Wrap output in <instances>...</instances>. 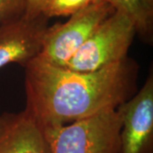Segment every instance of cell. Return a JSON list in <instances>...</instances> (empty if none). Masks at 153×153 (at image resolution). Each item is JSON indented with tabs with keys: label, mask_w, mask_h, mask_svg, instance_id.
<instances>
[{
	"label": "cell",
	"mask_w": 153,
	"mask_h": 153,
	"mask_svg": "<svg viewBox=\"0 0 153 153\" xmlns=\"http://www.w3.org/2000/svg\"><path fill=\"white\" fill-rule=\"evenodd\" d=\"M139 65L128 56L94 71L54 66L38 57L25 66V111L44 130L117 109L136 93Z\"/></svg>",
	"instance_id": "6da1fadb"
},
{
	"label": "cell",
	"mask_w": 153,
	"mask_h": 153,
	"mask_svg": "<svg viewBox=\"0 0 153 153\" xmlns=\"http://www.w3.org/2000/svg\"><path fill=\"white\" fill-rule=\"evenodd\" d=\"M121 125L115 109L44 131L50 153H118Z\"/></svg>",
	"instance_id": "7a4b0ae2"
},
{
	"label": "cell",
	"mask_w": 153,
	"mask_h": 153,
	"mask_svg": "<svg viewBox=\"0 0 153 153\" xmlns=\"http://www.w3.org/2000/svg\"><path fill=\"white\" fill-rule=\"evenodd\" d=\"M136 30L124 14L115 10L102 22L64 67L94 71L112 66L128 57Z\"/></svg>",
	"instance_id": "3957f363"
},
{
	"label": "cell",
	"mask_w": 153,
	"mask_h": 153,
	"mask_svg": "<svg viewBox=\"0 0 153 153\" xmlns=\"http://www.w3.org/2000/svg\"><path fill=\"white\" fill-rule=\"evenodd\" d=\"M114 11L102 0L76 11L66 22L49 26L38 57L54 66H64Z\"/></svg>",
	"instance_id": "277c9868"
},
{
	"label": "cell",
	"mask_w": 153,
	"mask_h": 153,
	"mask_svg": "<svg viewBox=\"0 0 153 153\" xmlns=\"http://www.w3.org/2000/svg\"><path fill=\"white\" fill-rule=\"evenodd\" d=\"M122 121L118 153H152L153 72L131 98L117 108Z\"/></svg>",
	"instance_id": "5b68a950"
},
{
	"label": "cell",
	"mask_w": 153,
	"mask_h": 153,
	"mask_svg": "<svg viewBox=\"0 0 153 153\" xmlns=\"http://www.w3.org/2000/svg\"><path fill=\"white\" fill-rule=\"evenodd\" d=\"M49 21L44 14H24L0 25V69L12 63L25 67L37 58L43 47Z\"/></svg>",
	"instance_id": "8992f818"
},
{
	"label": "cell",
	"mask_w": 153,
	"mask_h": 153,
	"mask_svg": "<svg viewBox=\"0 0 153 153\" xmlns=\"http://www.w3.org/2000/svg\"><path fill=\"white\" fill-rule=\"evenodd\" d=\"M0 153H50L46 133L27 112L0 115Z\"/></svg>",
	"instance_id": "52a82bcc"
},
{
	"label": "cell",
	"mask_w": 153,
	"mask_h": 153,
	"mask_svg": "<svg viewBox=\"0 0 153 153\" xmlns=\"http://www.w3.org/2000/svg\"><path fill=\"white\" fill-rule=\"evenodd\" d=\"M128 17L143 41L152 44L153 40V0H105Z\"/></svg>",
	"instance_id": "ba28073f"
},
{
	"label": "cell",
	"mask_w": 153,
	"mask_h": 153,
	"mask_svg": "<svg viewBox=\"0 0 153 153\" xmlns=\"http://www.w3.org/2000/svg\"><path fill=\"white\" fill-rule=\"evenodd\" d=\"M99 0H49L43 14L49 19L53 17L70 16L88 5Z\"/></svg>",
	"instance_id": "9c48e42d"
},
{
	"label": "cell",
	"mask_w": 153,
	"mask_h": 153,
	"mask_svg": "<svg viewBox=\"0 0 153 153\" xmlns=\"http://www.w3.org/2000/svg\"><path fill=\"white\" fill-rule=\"evenodd\" d=\"M27 7V0H0V25L26 14Z\"/></svg>",
	"instance_id": "30bf717a"
},
{
	"label": "cell",
	"mask_w": 153,
	"mask_h": 153,
	"mask_svg": "<svg viewBox=\"0 0 153 153\" xmlns=\"http://www.w3.org/2000/svg\"><path fill=\"white\" fill-rule=\"evenodd\" d=\"M49 0H27V12L26 14L30 16H38L43 14L44 7Z\"/></svg>",
	"instance_id": "8fae6325"
},
{
	"label": "cell",
	"mask_w": 153,
	"mask_h": 153,
	"mask_svg": "<svg viewBox=\"0 0 153 153\" xmlns=\"http://www.w3.org/2000/svg\"><path fill=\"white\" fill-rule=\"evenodd\" d=\"M99 1H102V0H99Z\"/></svg>",
	"instance_id": "7c38bea8"
}]
</instances>
